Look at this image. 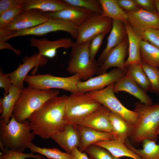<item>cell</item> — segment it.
<instances>
[{"label": "cell", "mask_w": 159, "mask_h": 159, "mask_svg": "<svg viewBox=\"0 0 159 159\" xmlns=\"http://www.w3.org/2000/svg\"><path fill=\"white\" fill-rule=\"evenodd\" d=\"M128 46L127 37L120 43L109 52L103 63L99 67L97 75L106 72L108 69L112 67L127 70L125 64Z\"/></svg>", "instance_id": "obj_15"}, {"label": "cell", "mask_w": 159, "mask_h": 159, "mask_svg": "<svg viewBox=\"0 0 159 159\" xmlns=\"http://www.w3.org/2000/svg\"><path fill=\"white\" fill-rule=\"evenodd\" d=\"M114 83L101 90L86 93L112 112L120 116L133 125L138 119L137 113L125 107L118 100L113 91Z\"/></svg>", "instance_id": "obj_8"}, {"label": "cell", "mask_w": 159, "mask_h": 159, "mask_svg": "<svg viewBox=\"0 0 159 159\" xmlns=\"http://www.w3.org/2000/svg\"><path fill=\"white\" fill-rule=\"evenodd\" d=\"M23 89L12 85L8 94L0 100V118L7 124L13 116L15 104Z\"/></svg>", "instance_id": "obj_25"}, {"label": "cell", "mask_w": 159, "mask_h": 159, "mask_svg": "<svg viewBox=\"0 0 159 159\" xmlns=\"http://www.w3.org/2000/svg\"><path fill=\"white\" fill-rule=\"evenodd\" d=\"M110 110L102 105L81 121L77 125L98 131L112 133V128L109 118Z\"/></svg>", "instance_id": "obj_16"}, {"label": "cell", "mask_w": 159, "mask_h": 159, "mask_svg": "<svg viewBox=\"0 0 159 159\" xmlns=\"http://www.w3.org/2000/svg\"><path fill=\"white\" fill-rule=\"evenodd\" d=\"M156 133L158 135H159V126L157 130Z\"/></svg>", "instance_id": "obj_47"}, {"label": "cell", "mask_w": 159, "mask_h": 159, "mask_svg": "<svg viewBox=\"0 0 159 159\" xmlns=\"http://www.w3.org/2000/svg\"><path fill=\"white\" fill-rule=\"evenodd\" d=\"M134 110L137 113L138 119L129 137L131 141L135 143L146 139L156 141L159 126V104L147 105L137 102Z\"/></svg>", "instance_id": "obj_2"}, {"label": "cell", "mask_w": 159, "mask_h": 159, "mask_svg": "<svg viewBox=\"0 0 159 159\" xmlns=\"http://www.w3.org/2000/svg\"><path fill=\"white\" fill-rule=\"evenodd\" d=\"M50 138L66 152L71 153L75 148L79 146L80 137L76 125L68 124L62 130L52 135Z\"/></svg>", "instance_id": "obj_18"}, {"label": "cell", "mask_w": 159, "mask_h": 159, "mask_svg": "<svg viewBox=\"0 0 159 159\" xmlns=\"http://www.w3.org/2000/svg\"><path fill=\"white\" fill-rule=\"evenodd\" d=\"M30 41V45L37 48L39 54L49 58H53L56 56L58 49L71 48L74 43L71 39L68 38L52 41L45 38L39 39L32 37Z\"/></svg>", "instance_id": "obj_17"}, {"label": "cell", "mask_w": 159, "mask_h": 159, "mask_svg": "<svg viewBox=\"0 0 159 159\" xmlns=\"http://www.w3.org/2000/svg\"><path fill=\"white\" fill-rule=\"evenodd\" d=\"M143 148L137 149L134 147L127 139L125 144L127 147L142 159H159V144L149 139L144 140Z\"/></svg>", "instance_id": "obj_29"}, {"label": "cell", "mask_w": 159, "mask_h": 159, "mask_svg": "<svg viewBox=\"0 0 159 159\" xmlns=\"http://www.w3.org/2000/svg\"><path fill=\"white\" fill-rule=\"evenodd\" d=\"M67 96L49 99L29 117L30 129L35 135L43 139L50 138L68 124L64 117Z\"/></svg>", "instance_id": "obj_1"}, {"label": "cell", "mask_w": 159, "mask_h": 159, "mask_svg": "<svg viewBox=\"0 0 159 159\" xmlns=\"http://www.w3.org/2000/svg\"><path fill=\"white\" fill-rule=\"evenodd\" d=\"M94 144L106 149L114 156L118 158L126 157L132 159H142L128 148L125 143L114 139L98 142Z\"/></svg>", "instance_id": "obj_27"}, {"label": "cell", "mask_w": 159, "mask_h": 159, "mask_svg": "<svg viewBox=\"0 0 159 159\" xmlns=\"http://www.w3.org/2000/svg\"><path fill=\"white\" fill-rule=\"evenodd\" d=\"M45 13L49 17L63 19L77 26H80L95 14L88 10L73 6L59 11Z\"/></svg>", "instance_id": "obj_20"}, {"label": "cell", "mask_w": 159, "mask_h": 159, "mask_svg": "<svg viewBox=\"0 0 159 159\" xmlns=\"http://www.w3.org/2000/svg\"><path fill=\"white\" fill-rule=\"evenodd\" d=\"M117 1L121 8L128 12L135 11L140 8L135 0H117Z\"/></svg>", "instance_id": "obj_42"}, {"label": "cell", "mask_w": 159, "mask_h": 159, "mask_svg": "<svg viewBox=\"0 0 159 159\" xmlns=\"http://www.w3.org/2000/svg\"><path fill=\"white\" fill-rule=\"evenodd\" d=\"M36 135L31 130L29 120L22 122L13 117L6 124L0 120V145L6 148L23 152L32 143Z\"/></svg>", "instance_id": "obj_3"}, {"label": "cell", "mask_w": 159, "mask_h": 159, "mask_svg": "<svg viewBox=\"0 0 159 159\" xmlns=\"http://www.w3.org/2000/svg\"><path fill=\"white\" fill-rule=\"evenodd\" d=\"M126 35L124 23L119 20H112V27L107 39L106 47L97 60L100 66L103 63L109 52L120 43L126 37Z\"/></svg>", "instance_id": "obj_22"}, {"label": "cell", "mask_w": 159, "mask_h": 159, "mask_svg": "<svg viewBox=\"0 0 159 159\" xmlns=\"http://www.w3.org/2000/svg\"><path fill=\"white\" fill-rule=\"evenodd\" d=\"M77 26L65 20L49 17L43 22L34 27L26 29L16 31L11 35L0 38V41L6 42L16 37L29 35L42 36L48 33L57 31H64L69 33L74 38L77 36Z\"/></svg>", "instance_id": "obj_9"}, {"label": "cell", "mask_w": 159, "mask_h": 159, "mask_svg": "<svg viewBox=\"0 0 159 159\" xmlns=\"http://www.w3.org/2000/svg\"><path fill=\"white\" fill-rule=\"evenodd\" d=\"M113 91L115 93L127 92L138 99L142 103L147 105L153 104L152 99L146 92L138 85L127 72L124 76L114 84Z\"/></svg>", "instance_id": "obj_19"}, {"label": "cell", "mask_w": 159, "mask_h": 159, "mask_svg": "<svg viewBox=\"0 0 159 159\" xmlns=\"http://www.w3.org/2000/svg\"><path fill=\"white\" fill-rule=\"evenodd\" d=\"M141 66L150 84L151 90L159 92V69L143 62Z\"/></svg>", "instance_id": "obj_34"}, {"label": "cell", "mask_w": 159, "mask_h": 159, "mask_svg": "<svg viewBox=\"0 0 159 159\" xmlns=\"http://www.w3.org/2000/svg\"><path fill=\"white\" fill-rule=\"evenodd\" d=\"M142 61L152 66L159 67V48L142 39L140 42Z\"/></svg>", "instance_id": "obj_30"}, {"label": "cell", "mask_w": 159, "mask_h": 159, "mask_svg": "<svg viewBox=\"0 0 159 159\" xmlns=\"http://www.w3.org/2000/svg\"><path fill=\"white\" fill-rule=\"evenodd\" d=\"M32 158L35 159H43L41 155L34 154L32 152L25 153L5 148L3 153L0 152V159H26Z\"/></svg>", "instance_id": "obj_37"}, {"label": "cell", "mask_w": 159, "mask_h": 159, "mask_svg": "<svg viewBox=\"0 0 159 159\" xmlns=\"http://www.w3.org/2000/svg\"><path fill=\"white\" fill-rule=\"evenodd\" d=\"M112 20L94 14L77 26L76 42H84L91 40L96 36L103 33L107 34L111 29Z\"/></svg>", "instance_id": "obj_10"}, {"label": "cell", "mask_w": 159, "mask_h": 159, "mask_svg": "<svg viewBox=\"0 0 159 159\" xmlns=\"http://www.w3.org/2000/svg\"><path fill=\"white\" fill-rule=\"evenodd\" d=\"M22 61L23 63L19 64L17 68L9 75L13 85L23 89L24 88V82L29 71L35 67L32 74H34L39 67H44L47 64L48 59L36 53L30 57L25 56Z\"/></svg>", "instance_id": "obj_12"}, {"label": "cell", "mask_w": 159, "mask_h": 159, "mask_svg": "<svg viewBox=\"0 0 159 159\" xmlns=\"http://www.w3.org/2000/svg\"><path fill=\"white\" fill-rule=\"evenodd\" d=\"M101 105L86 93L80 91L71 93L66 100L65 118L68 124L77 125Z\"/></svg>", "instance_id": "obj_6"}, {"label": "cell", "mask_w": 159, "mask_h": 159, "mask_svg": "<svg viewBox=\"0 0 159 159\" xmlns=\"http://www.w3.org/2000/svg\"><path fill=\"white\" fill-rule=\"evenodd\" d=\"M142 39L159 48V29H148L142 34Z\"/></svg>", "instance_id": "obj_38"}, {"label": "cell", "mask_w": 159, "mask_h": 159, "mask_svg": "<svg viewBox=\"0 0 159 159\" xmlns=\"http://www.w3.org/2000/svg\"><path fill=\"white\" fill-rule=\"evenodd\" d=\"M71 154L72 159H90L85 153L80 152L78 148H75L72 151Z\"/></svg>", "instance_id": "obj_44"}, {"label": "cell", "mask_w": 159, "mask_h": 159, "mask_svg": "<svg viewBox=\"0 0 159 159\" xmlns=\"http://www.w3.org/2000/svg\"><path fill=\"white\" fill-rule=\"evenodd\" d=\"M81 80L77 74L67 77H60L46 74L28 75L24 81L28 86L38 89H60L72 93L79 91L77 84Z\"/></svg>", "instance_id": "obj_7"}, {"label": "cell", "mask_w": 159, "mask_h": 159, "mask_svg": "<svg viewBox=\"0 0 159 159\" xmlns=\"http://www.w3.org/2000/svg\"><path fill=\"white\" fill-rule=\"evenodd\" d=\"M76 126L80 135V142L78 148L82 152L90 145L97 142L114 139L112 133L98 131L80 125Z\"/></svg>", "instance_id": "obj_21"}, {"label": "cell", "mask_w": 159, "mask_h": 159, "mask_svg": "<svg viewBox=\"0 0 159 159\" xmlns=\"http://www.w3.org/2000/svg\"><path fill=\"white\" fill-rule=\"evenodd\" d=\"M126 68L127 72L140 87L146 92L151 90L150 84L141 64H132Z\"/></svg>", "instance_id": "obj_31"}, {"label": "cell", "mask_w": 159, "mask_h": 159, "mask_svg": "<svg viewBox=\"0 0 159 159\" xmlns=\"http://www.w3.org/2000/svg\"><path fill=\"white\" fill-rule=\"evenodd\" d=\"M32 153H39L51 159H72L71 153L62 152L56 148H42L35 145L33 143L27 147Z\"/></svg>", "instance_id": "obj_32"}, {"label": "cell", "mask_w": 159, "mask_h": 159, "mask_svg": "<svg viewBox=\"0 0 159 159\" xmlns=\"http://www.w3.org/2000/svg\"><path fill=\"white\" fill-rule=\"evenodd\" d=\"M69 4L82 8L95 14H101L102 9L99 0H64Z\"/></svg>", "instance_id": "obj_33"}, {"label": "cell", "mask_w": 159, "mask_h": 159, "mask_svg": "<svg viewBox=\"0 0 159 159\" xmlns=\"http://www.w3.org/2000/svg\"><path fill=\"white\" fill-rule=\"evenodd\" d=\"M85 152L90 159H120L114 156L106 149L95 144L89 146Z\"/></svg>", "instance_id": "obj_35"}, {"label": "cell", "mask_w": 159, "mask_h": 159, "mask_svg": "<svg viewBox=\"0 0 159 159\" xmlns=\"http://www.w3.org/2000/svg\"><path fill=\"white\" fill-rule=\"evenodd\" d=\"M107 34H99L92 39L89 45V49L91 59L95 60V56L98 51L105 35Z\"/></svg>", "instance_id": "obj_39"}, {"label": "cell", "mask_w": 159, "mask_h": 159, "mask_svg": "<svg viewBox=\"0 0 159 159\" xmlns=\"http://www.w3.org/2000/svg\"><path fill=\"white\" fill-rule=\"evenodd\" d=\"M90 41L74 42L67 69L69 73L77 74L85 81L97 74L100 67L97 61L91 58L89 49Z\"/></svg>", "instance_id": "obj_5"}, {"label": "cell", "mask_w": 159, "mask_h": 159, "mask_svg": "<svg viewBox=\"0 0 159 159\" xmlns=\"http://www.w3.org/2000/svg\"><path fill=\"white\" fill-rule=\"evenodd\" d=\"M101 4L102 15L112 20L121 21L124 23L128 22V16L118 5L117 0H99Z\"/></svg>", "instance_id": "obj_28"}, {"label": "cell", "mask_w": 159, "mask_h": 159, "mask_svg": "<svg viewBox=\"0 0 159 159\" xmlns=\"http://www.w3.org/2000/svg\"><path fill=\"white\" fill-rule=\"evenodd\" d=\"M49 18L45 13L38 10H24L11 24L4 29L17 31L30 29L43 23Z\"/></svg>", "instance_id": "obj_14"}, {"label": "cell", "mask_w": 159, "mask_h": 159, "mask_svg": "<svg viewBox=\"0 0 159 159\" xmlns=\"http://www.w3.org/2000/svg\"><path fill=\"white\" fill-rule=\"evenodd\" d=\"M128 44V56L125 62L126 68L134 64H141L142 61L140 55V41L142 37L134 32L128 22L124 23Z\"/></svg>", "instance_id": "obj_23"}, {"label": "cell", "mask_w": 159, "mask_h": 159, "mask_svg": "<svg viewBox=\"0 0 159 159\" xmlns=\"http://www.w3.org/2000/svg\"><path fill=\"white\" fill-rule=\"evenodd\" d=\"M138 6L144 10L155 14H158L153 0H135Z\"/></svg>", "instance_id": "obj_43"}, {"label": "cell", "mask_w": 159, "mask_h": 159, "mask_svg": "<svg viewBox=\"0 0 159 159\" xmlns=\"http://www.w3.org/2000/svg\"><path fill=\"white\" fill-rule=\"evenodd\" d=\"M128 16V22L135 33L141 37L143 33L148 29H159V16L140 8L130 12L125 11Z\"/></svg>", "instance_id": "obj_13"}, {"label": "cell", "mask_w": 159, "mask_h": 159, "mask_svg": "<svg viewBox=\"0 0 159 159\" xmlns=\"http://www.w3.org/2000/svg\"><path fill=\"white\" fill-rule=\"evenodd\" d=\"M109 118L114 139L125 143L130 135L133 125L120 116L111 112Z\"/></svg>", "instance_id": "obj_26"}, {"label": "cell", "mask_w": 159, "mask_h": 159, "mask_svg": "<svg viewBox=\"0 0 159 159\" xmlns=\"http://www.w3.org/2000/svg\"><path fill=\"white\" fill-rule=\"evenodd\" d=\"M154 1L156 10L159 16V0H154Z\"/></svg>", "instance_id": "obj_46"}, {"label": "cell", "mask_w": 159, "mask_h": 159, "mask_svg": "<svg viewBox=\"0 0 159 159\" xmlns=\"http://www.w3.org/2000/svg\"><path fill=\"white\" fill-rule=\"evenodd\" d=\"M59 94L58 89L42 90L28 86L23 89L16 102L12 116L17 121L23 122L46 101Z\"/></svg>", "instance_id": "obj_4"}, {"label": "cell", "mask_w": 159, "mask_h": 159, "mask_svg": "<svg viewBox=\"0 0 159 159\" xmlns=\"http://www.w3.org/2000/svg\"><path fill=\"white\" fill-rule=\"evenodd\" d=\"M13 85L9 77V73L5 74L3 72L1 68L0 70V87L4 91V95L8 94L11 87Z\"/></svg>", "instance_id": "obj_41"}, {"label": "cell", "mask_w": 159, "mask_h": 159, "mask_svg": "<svg viewBox=\"0 0 159 159\" xmlns=\"http://www.w3.org/2000/svg\"><path fill=\"white\" fill-rule=\"evenodd\" d=\"M22 6H19L8 10L0 15V29H4L11 24L24 10Z\"/></svg>", "instance_id": "obj_36"}, {"label": "cell", "mask_w": 159, "mask_h": 159, "mask_svg": "<svg viewBox=\"0 0 159 159\" xmlns=\"http://www.w3.org/2000/svg\"><path fill=\"white\" fill-rule=\"evenodd\" d=\"M9 49L13 51L17 56L20 55L21 51L20 50L15 49L11 44L6 42L0 41V49Z\"/></svg>", "instance_id": "obj_45"}, {"label": "cell", "mask_w": 159, "mask_h": 159, "mask_svg": "<svg viewBox=\"0 0 159 159\" xmlns=\"http://www.w3.org/2000/svg\"><path fill=\"white\" fill-rule=\"evenodd\" d=\"M127 70L115 68L108 72L92 77L77 84L79 91L87 92L101 90L110 85L115 83L126 74Z\"/></svg>", "instance_id": "obj_11"}, {"label": "cell", "mask_w": 159, "mask_h": 159, "mask_svg": "<svg viewBox=\"0 0 159 159\" xmlns=\"http://www.w3.org/2000/svg\"><path fill=\"white\" fill-rule=\"evenodd\" d=\"M24 0H1L0 15L6 11L19 6H22Z\"/></svg>", "instance_id": "obj_40"}, {"label": "cell", "mask_w": 159, "mask_h": 159, "mask_svg": "<svg viewBox=\"0 0 159 159\" xmlns=\"http://www.w3.org/2000/svg\"><path fill=\"white\" fill-rule=\"evenodd\" d=\"M47 159H48V158H47Z\"/></svg>", "instance_id": "obj_48"}, {"label": "cell", "mask_w": 159, "mask_h": 159, "mask_svg": "<svg viewBox=\"0 0 159 159\" xmlns=\"http://www.w3.org/2000/svg\"><path fill=\"white\" fill-rule=\"evenodd\" d=\"M72 6L64 0H24L22 5L24 10L37 9L46 12H57Z\"/></svg>", "instance_id": "obj_24"}]
</instances>
